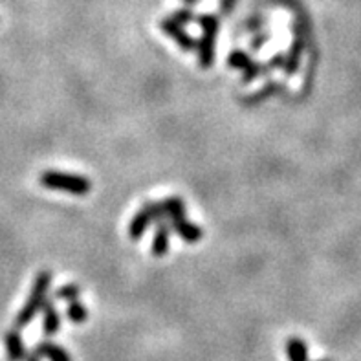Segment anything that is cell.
<instances>
[{"instance_id":"12","label":"cell","mask_w":361,"mask_h":361,"mask_svg":"<svg viewBox=\"0 0 361 361\" xmlns=\"http://www.w3.org/2000/svg\"><path fill=\"white\" fill-rule=\"evenodd\" d=\"M163 211H165L167 220H175V218L186 217V204L180 196H169V198L162 200Z\"/></svg>"},{"instance_id":"17","label":"cell","mask_w":361,"mask_h":361,"mask_svg":"<svg viewBox=\"0 0 361 361\" xmlns=\"http://www.w3.org/2000/svg\"><path fill=\"white\" fill-rule=\"evenodd\" d=\"M270 68L268 65H262V63H251L246 70H242V83H251L253 79L260 77V75H268Z\"/></svg>"},{"instance_id":"23","label":"cell","mask_w":361,"mask_h":361,"mask_svg":"<svg viewBox=\"0 0 361 361\" xmlns=\"http://www.w3.org/2000/svg\"><path fill=\"white\" fill-rule=\"evenodd\" d=\"M24 361H41V356H39V354H35V352H32V354H28V356H26V360Z\"/></svg>"},{"instance_id":"11","label":"cell","mask_w":361,"mask_h":361,"mask_svg":"<svg viewBox=\"0 0 361 361\" xmlns=\"http://www.w3.org/2000/svg\"><path fill=\"white\" fill-rule=\"evenodd\" d=\"M42 314H44V319H42V330L46 336H56L61 330V312L57 310L56 305H51L50 301L44 303L42 306Z\"/></svg>"},{"instance_id":"10","label":"cell","mask_w":361,"mask_h":361,"mask_svg":"<svg viewBox=\"0 0 361 361\" xmlns=\"http://www.w3.org/2000/svg\"><path fill=\"white\" fill-rule=\"evenodd\" d=\"M33 352L39 354L41 357H46L48 361H74L65 348L61 347V345H57V343H51V341L37 343V347H35V350Z\"/></svg>"},{"instance_id":"2","label":"cell","mask_w":361,"mask_h":361,"mask_svg":"<svg viewBox=\"0 0 361 361\" xmlns=\"http://www.w3.org/2000/svg\"><path fill=\"white\" fill-rule=\"evenodd\" d=\"M39 182L46 189L59 191V193L74 196H87L92 191V182L88 180L87 176L70 175V172L53 171V169H48V171L42 172L39 176Z\"/></svg>"},{"instance_id":"6","label":"cell","mask_w":361,"mask_h":361,"mask_svg":"<svg viewBox=\"0 0 361 361\" xmlns=\"http://www.w3.org/2000/svg\"><path fill=\"white\" fill-rule=\"evenodd\" d=\"M160 28H162V32L165 33V35H169V37H171L172 41H175L176 44H178V46H180L184 51L196 50L195 39L191 37L182 24L175 23L171 17H169V19H163L162 23H160Z\"/></svg>"},{"instance_id":"15","label":"cell","mask_w":361,"mask_h":361,"mask_svg":"<svg viewBox=\"0 0 361 361\" xmlns=\"http://www.w3.org/2000/svg\"><path fill=\"white\" fill-rule=\"evenodd\" d=\"M66 317L68 321H72L74 324H81L88 319V310L83 303H79V299L75 301H70L66 306Z\"/></svg>"},{"instance_id":"21","label":"cell","mask_w":361,"mask_h":361,"mask_svg":"<svg viewBox=\"0 0 361 361\" xmlns=\"http://www.w3.org/2000/svg\"><path fill=\"white\" fill-rule=\"evenodd\" d=\"M266 41H268V35H266V33H262V35H257V37L251 41V50H260V48L266 44Z\"/></svg>"},{"instance_id":"9","label":"cell","mask_w":361,"mask_h":361,"mask_svg":"<svg viewBox=\"0 0 361 361\" xmlns=\"http://www.w3.org/2000/svg\"><path fill=\"white\" fill-rule=\"evenodd\" d=\"M171 224L167 220H160L156 222V229H154L153 236V246H151V251H153L154 257H163L169 251V239H171Z\"/></svg>"},{"instance_id":"20","label":"cell","mask_w":361,"mask_h":361,"mask_svg":"<svg viewBox=\"0 0 361 361\" xmlns=\"http://www.w3.org/2000/svg\"><path fill=\"white\" fill-rule=\"evenodd\" d=\"M284 59H286V56H284V53H277L275 57H272V59H270V63H266V65H268V68H270V72H272V70H275V68H283Z\"/></svg>"},{"instance_id":"5","label":"cell","mask_w":361,"mask_h":361,"mask_svg":"<svg viewBox=\"0 0 361 361\" xmlns=\"http://www.w3.org/2000/svg\"><path fill=\"white\" fill-rule=\"evenodd\" d=\"M296 37H293L292 46L288 50L286 53V59H284V74L286 75H293L299 70V65H301V57H303V51L306 48V37H305V26H301L299 23H296Z\"/></svg>"},{"instance_id":"3","label":"cell","mask_w":361,"mask_h":361,"mask_svg":"<svg viewBox=\"0 0 361 361\" xmlns=\"http://www.w3.org/2000/svg\"><path fill=\"white\" fill-rule=\"evenodd\" d=\"M196 23L204 32L202 39L196 41V51H198V65L202 68H209L215 63V50H217V35L220 32V19L217 15H200Z\"/></svg>"},{"instance_id":"25","label":"cell","mask_w":361,"mask_h":361,"mask_svg":"<svg viewBox=\"0 0 361 361\" xmlns=\"http://www.w3.org/2000/svg\"><path fill=\"white\" fill-rule=\"evenodd\" d=\"M321 361H329V360H321Z\"/></svg>"},{"instance_id":"4","label":"cell","mask_w":361,"mask_h":361,"mask_svg":"<svg viewBox=\"0 0 361 361\" xmlns=\"http://www.w3.org/2000/svg\"><path fill=\"white\" fill-rule=\"evenodd\" d=\"M160 220H167L165 218V211H163L162 202H147L144 208L139 209L138 213L134 215V218L130 220L129 226V239L130 241H139L141 236L145 235V232L148 229L151 224H156Z\"/></svg>"},{"instance_id":"1","label":"cell","mask_w":361,"mask_h":361,"mask_svg":"<svg viewBox=\"0 0 361 361\" xmlns=\"http://www.w3.org/2000/svg\"><path fill=\"white\" fill-rule=\"evenodd\" d=\"M50 284H51V272H48V270L39 272L35 281H33L28 301L24 303V306L20 308L17 317H15V327H17V329L28 327V324L37 317V314L42 310L44 303L48 301V290H50Z\"/></svg>"},{"instance_id":"16","label":"cell","mask_w":361,"mask_h":361,"mask_svg":"<svg viewBox=\"0 0 361 361\" xmlns=\"http://www.w3.org/2000/svg\"><path fill=\"white\" fill-rule=\"evenodd\" d=\"M251 63H253V61H251V57L242 50H233V51H229V56H227V65L232 66V68L241 70V72L242 70L248 68Z\"/></svg>"},{"instance_id":"13","label":"cell","mask_w":361,"mask_h":361,"mask_svg":"<svg viewBox=\"0 0 361 361\" xmlns=\"http://www.w3.org/2000/svg\"><path fill=\"white\" fill-rule=\"evenodd\" d=\"M286 356L290 361H308V347L299 338H290L286 341Z\"/></svg>"},{"instance_id":"22","label":"cell","mask_w":361,"mask_h":361,"mask_svg":"<svg viewBox=\"0 0 361 361\" xmlns=\"http://www.w3.org/2000/svg\"><path fill=\"white\" fill-rule=\"evenodd\" d=\"M236 0H220V11H222L224 15H229L233 11V8H235Z\"/></svg>"},{"instance_id":"8","label":"cell","mask_w":361,"mask_h":361,"mask_svg":"<svg viewBox=\"0 0 361 361\" xmlns=\"http://www.w3.org/2000/svg\"><path fill=\"white\" fill-rule=\"evenodd\" d=\"M4 345H6V356H8V361H24L28 352H26V347H24L23 336L19 334V330H8L4 336Z\"/></svg>"},{"instance_id":"18","label":"cell","mask_w":361,"mask_h":361,"mask_svg":"<svg viewBox=\"0 0 361 361\" xmlns=\"http://www.w3.org/2000/svg\"><path fill=\"white\" fill-rule=\"evenodd\" d=\"M79 296H81V288H79V284H74V283L61 286L56 293L57 299H63V301L66 303L75 301V299H79Z\"/></svg>"},{"instance_id":"19","label":"cell","mask_w":361,"mask_h":361,"mask_svg":"<svg viewBox=\"0 0 361 361\" xmlns=\"http://www.w3.org/2000/svg\"><path fill=\"white\" fill-rule=\"evenodd\" d=\"M171 19L175 20V23L182 24V26H186V24L195 23L196 17H195V13L189 10V8H182V10H176L175 13L171 15Z\"/></svg>"},{"instance_id":"14","label":"cell","mask_w":361,"mask_h":361,"mask_svg":"<svg viewBox=\"0 0 361 361\" xmlns=\"http://www.w3.org/2000/svg\"><path fill=\"white\" fill-rule=\"evenodd\" d=\"M283 83H277V81H270V83L264 84L262 88H260L259 92H255L253 96H250L248 98V101H244L246 105H257V103L264 101V99H268L270 96H275V94L283 92Z\"/></svg>"},{"instance_id":"7","label":"cell","mask_w":361,"mask_h":361,"mask_svg":"<svg viewBox=\"0 0 361 361\" xmlns=\"http://www.w3.org/2000/svg\"><path fill=\"white\" fill-rule=\"evenodd\" d=\"M167 222L171 224L172 233H176V235L180 236L182 241L189 242V244H195V242L202 241V236H204V229H202L200 226H196L195 222L187 220V217L167 220Z\"/></svg>"},{"instance_id":"24","label":"cell","mask_w":361,"mask_h":361,"mask_svg":"<svg viewBox=\"0 0 361 361\" xmlns=\"http://www.w3.org/2000/svg\"><path fill=\"white\" fill-rule=\"evenodd\" d=\"M184 2H186V4H196V2H198V0H184Z\"/></svg>"}]
</instances>
